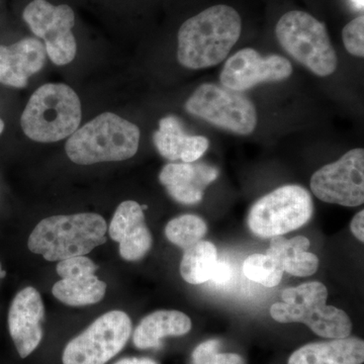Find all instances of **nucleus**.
<instances>
[{"mask_svg":"<svg viewBox=\"0 0 364 364\" xmlns=\"http://www.w3.org/2000/svg\"><path fill=\"white\" fill-rule=\"evenodd\" d=\"M220 347H221V342L219 340H208V341L203 342L193 351V364H200L207 360L210 356L219 352Z\"/></svg>","mask_w":364,"mask_h":364,"instance_id":"28","label":"nucleus"},{"mask_svg":"<svg viewBox=\"0 0 364 364\" xmlns=\"http://www.w3.org/2000/svg\"><path fill=\"white\" fill-rule=\"evenodd\" d=\"M282 298L284 303L274 304L269 310L277 322L303 323L324 338H346L350 335V318L336 306L326 305L327 287L321 282L291 287L282 293Z\"/></svg>","mask_w":364,"mask_h":364,"instance_id":"5","label":"nucleus"},{"mask_svg":"<svg viewBox=\"0 0 364 364\" xmlns=\"http://www.w3.org/2000/svg\"><path fill=\"white\" fill-rule=\"evenodd\" d=\"M45 46L28 38L11 46L0 45V83L14 88L28 85V78L46 63Z\"/></svg>","mask_w":364,"mask_h":364,"instance_id":"15","label":"nucleus"},{"mask_svg":"<svg viewBox=\"0 0 364 364\" xmlns=\"http://www.w3.org/2000/svg\"><path fill=\"white\" fill-rule=\"evenodd\" d=\"M353 6L356 7V9H359V11H363L364 7V0H351Z\"/></svg>","mask_w":364,"mask_h":364,"instance_id":"33","label":"nucleus"},{"mask_svg":"<svg viewBox=\"0 0 364 364\" xmlns=\"http://www.w3.org/2000/svg\"><path fill=\"white\" fill-rule=\"evenodd\" d=\"M218 176L219 170L205 163H169L160 172L159 181L177 203L196 205Z\"/></svg>","mask_w":364,"mask_h":364,"instance_id":"14","label":"nucleus"},{"mask_svg":"<svg viewBox=\"0 0 364 364\" xmlns=\"http://www.w3.org/2000/svg\"><path fill=\"white\" fill-rule=\"evenodd\" d=\"M200 364H246V363L239 354L219 353L218 352Z\"/></svg>","mask_w":364,"mask_h":364,"instance_id":"29","label":"nucleus"},{"mask_svg":"<svg viewBox=\"0 0 364 364\" xmlns=\"http://www.w3.org/2000/svg\"><path fill=\"white\" fill-rule=\"evenodd\" d=\"M342 38L347 51L356 57L364 56V16H359L344 26Z\"/></svg>","mask_w":364,"mask_h":364,"instance_id":"27","label":"nucleus"},{"mask_svg":"<svg viewBox=\"0 0 364 364\" xmlns=\"http://www.w3.org/2000/svg\"><path fill=\"white\" fill-rule=\"evenodd\" d=\"M244 274L252 282L267 287H277L284 275V263L274 249H268L267 254H253L244 262Z\"/></svg>","mask_w":364,"mask_h":364,"instance_id":"22","label":"nucleus"},{"mask_svg":"<svg viewBox=\"0 0 364 364\" xmlns=\"http://www.w3.org/2000/svg\"><path fill=\"white\" fill-rule=\"evenodd\" d=\"M44 316V304L35 287H26L14 296L9 308V329L21 358L30 355L42 341Z\"/></svg>","mask_w":364,"mask_h":364,"instance_id":"13","label":"nucleus"},{"mask_svg":"<svg viewBox=\"0 0 364 364\" xmlns=\"http://www.w3.org/2000/svg\"><path fill=\"white\" fill-rule=\"evenodd\" d=\"M208 232V226L202 218L195 215H183L171 220L165 228L167 239L184 250L202 241Z\"/></svg>","mask_w":364,"mask_h":364,"instance_id":"23","label":"nucleus"},{"mask_svg":"<svg viewBox=\"0 0 364 364\" xmlns=\"http://www.w3.org/2000/svg\"><path fill=\"white\" fill-rule=\"evenodd\" d=\"M155 147L169 161L193 163L207 152L208 140L203 136L188 135L181 119L174 116L163 117L153 136Z\"/></svg>","mask_w":364,"mask_h":364,"instance_id":"16","label":"nucleus"},{"mask_svg":"<svg viewBox=\"0 0 364 364\" xmlns=\"http://www.w3.org/2000/svg\"><path fill=\"white\" fill-rule=\"evenodd\" d=\"M6 277V272L2 270L1 263H0V279H4Z\"/></svg>","mask_w":364,"mask_h":364,"instance_id":"34","label":"nucleus"},{"mask_svg":"<svg viewBox=\"0 0 364 364\" xmlns=\"http://www.w3.org/2000/svg\"><path fill=\"white\" fill-rule=\"evenodd\" d=\"M364 342L356 337L306 344L291 354L287 364H363Z\"/></svg>","mask_w":364,"mask_h":364,"instance_id":"17","label":"nucleus"},{"mask_svg":"<svg viewBox=\"0 0 364 364\" xmlns=\"http://www.w3.org/2000/svg\"><path fill=\"white\" fill-rule=\"evenodd\" d=\"M114 364H158L156 361L150 358H127L117 361Z\"/></svg>","mask_w":364,"mask_h":364,"instance_id":"32","label":"nucleus"},{"mask_svg":"<svg viewBox=\"0 0 364 364\" xmlns=\"http://www.w3.org/2000/svg\"><path fill=\"white\" fill-rule=\"evenodd\" d=\"M97 265L85 256H75L59 261L57 273L62 279H76L85 275L95 274Z\"/></svg>","mask_w":364,"mask_h":364,"instance_id":"26","label":"nucleus"},{"mask_svg":"<svg viewBox=\"0 0 364 364\" xmlns=\"http://www.w3.org/2000/svg\"><path fill=\"white\" fill-rule=\"evenodd\" d=\"M240 14L233 7H208L184 21L179 28L177 59L198 70L221 63L241 35Z\"/></svg>","mask_w":364,"mask_h":364,"instance_id":"1","label":"nucleus"},{"mask_svg":"<svg viewBox=\"0 0 364 364\" xmlns=\"http://www.w3.org/2000/svg\"><path fill=\"white\" fill-rule=\"evenodd\" d=\"M189 114L239 135H249L257 126L253 102L243 93L205 83L186 102Z\"/></svg>","mask_w":364,"mask_h":364,"instance_id":"8","label":"nucleus"},{"mask_svg":"<svg viewBox=\"0 0 364 364\" xmlns=\"http://www.w3.org/2000/svg\"><path fill=\"white\" fill-rule=\"evenodd\" d=\"M277 40L293 58L321 77L337 68V55L324 23L305 11L284 14L275 28Z\"/></svg>","mask_w":364,"mask_h":364,"instance_id":"6","label":"nucleus"},{"mask_svg":"<svg viewBox=\"0 0 364 364\" xmlns=\"http://www.w3.org/2000/svg\"><path fill=\"white\" fill-rule=\"evenodd\" d=\"M119 243V254L123 259L138 261L149 252L152 246V235L145 223L126 235Z\"/></svg>","mask_w":364,"mask_h":364,"instance_id":"25","label":"nucleus"},{"mask_svg":"<svg viewBox=\"0 0 364 364\" xmlns=\"http://www.w3.org/2000/svg\"><path fill=\"white\" fill-rule=\"evenodd\" d=\"M293 66L289 60L279 55L262 57L251 48L240 50L230 57L220 75L224 87L245 91L263 82H274L289 78Z\"/></svg>","mask_w":364,"mask_h":364,"instance_id":"12","label":"nucleus"},{"mask_svg":"<svg viewBox=\"0 0 364 364\" xmlns=\"http://www.w3.org/2000/svg\"><path fill=\"white\" fill-rule=\"evenodd\" d=\"M140 136L135 124L112 112H104L69 136L67 156L79 165L124 161L135 156Z\"/></svg>","mask_w":364,"mask_h":364,"instance_id":"3","label":"nucleus"},{"mask_svg":"<svg viewBox=\"0 0 364 364\" xmlns=\"http://www.w3.org/2000/svg\"><path fill=\"white\" fill-rule=\"evenodd\" d=\"M4 130V121H2L1 119H0V134L2 133Z\"/></svg>","mask_w":364,"mask_h":364,"instance_id":"35","label":"nucleus"},{"mask_svg":"<svg viewBox=\"0 0 364 364\" xmlns=\"http://www.w3.org/2000/svg\"><path fill=\"white\" fill-rule=\"evenodd\" d=\"M145 224L144 210L138 203L126 200L117 207L109 225V233L112 240L119 242L136 227Z\"/></svg>","mask_w":364,"mask_h":364,"instance_id":"24","label":"nucleus"},{"mask_svg":"<svg viewBox=\"0 0 364 364\" xmlns=\"http://www.w3.org/2000/svg\"><path fill=\"white\" fill-rule=\"evenodd\" d=\"M107 284L95 274L62 279L54 284L52 293L55 298L67 306H81L100 303L105 298Z\"/></svg>","mask_w":364,"mask_h":364,"instance_id":"20","label":"nucleus"},{"mask_svg":"<svg viewBox=\"0 0 364 364\" xmlns=\"http://www.w3.org/2000/svg\"><path fill=\"white\" fill-rule=\"evenodd\" d=\"M312 196L299 186H284L254 203L249 229L260 238L282 236L303 227L312 218Z\"/></svg>","mask_w":364,"mask_h":364,"instance_id":"7","label":"nucleus"},{"mask_svg":"<svg viewBox=\"0 0 364 364\" xmlns=\"http://www.w3.org/2000/svg\"><path fill=\"white\" fill-rule=\"evenodd\" d=\"M191 330V321L178 311H157L141 321L133 335L139 349L159 348L167 336H183Z\"/></svg>","mask_w":364,"mask_h":364,"instance_id":"18","label":"nucleus"},{"mask_svg":"<svg viewBox=\"0 0 364 364\" xmlns=\"http://www.w3.org/2000/svg\"><path fill=\"white\" fill-rule=\"evenodd\" d=\"M23 18L33 35L44 41L46 53L53 63L63 66L73 61L77 44L72 33L75 14L70 6L33 0L23 11Z\"/></svg>","mask_w":364,"mask_h":364,"instance_id":"10","label":"nucleus"},{"mask_svg":"<svg viewBox=\"0 0 364 364\" xmlns=\"http://www.w3.org/2000/svg\"><path fill=\"white\" fill-rule=\"evenodd\" d=\"M270 248L274 249L282 257L284 272L294 277H310L317 272L318 259L315 254L308 252L310 240L304 236L287 239L282 236L272 237Z\"/></svg>","mask_w":364,"mask_h":364,"instance_id":"19","label":"nucleus"},{"mask_svg":"<svg viewBox=\"0 0 364 364\" xmlns=\"http://www.w3.org/2000/svg\"><path fill=\"white\" fill-rule=\"evenodd\" d=\"M311 188L318 200L358 207L364 202V150L353 149L318 169L311 178Z\"/></svg>","mask_w":364,"mask_h":364,"instance_id":"11","label":"nucleus"},{"mask_svg":"<svg viewBox=\"0 0 364 364\" xmlns=\"http://www.w3.org/2000/svg\"><path fill=\"white\" fill-rule=\"evenodd\" d=\"M81 114L80 100L70 86L47 83L33 93L21 114V126L35 142H58L77 130Z\"/></svg>","mask_w":364,"mask_h":364,"instance_id":"4","label":"nucleus"},{"mask_svg":"<svg viewBox=\"0 0 364 364\" xmlns=\"http://www.w3.org/2000/svg\"><path fill=\"white\" fill-rule=\"evenodd\" d=\"M104 218L92 213L46 218L35 227L28 249L48 261L85 256L107 242Z\"/></svg>","mask_w":364,"mask_h":364,"instance_id":"2","label":"nucleus"},{"mask_svg":"<svg viewBox=\"0 0 364 364\" xmlns=\"http://www.w3.org/2000/svg\"><path fill=\"white\" fill-rule=\"evenodd\" d=\"M350 229L352 233L359 241H364V210L358 213L352 219Z\"/></svg>","mask_w":364,"mask_h":364,"instance_id":"31","label":"nucleus"},{"mask_svg":"<svg viewBox=\"0 0 364 364\" xmlns=\"http://www.w3.org/2000/svg\"><path fill=\"white\" fill-rule=\"evenodd\" d=\"M131 334V318L126 313L105 314L66 345L63 364H105L123 350Z\"/></svg>","mask_w":364,"mask_h":364,"instance_id":"9","label":"nucleus"},{"mask_svg":"<svg viewBox=\"0 0 364 364\" xmlns=\"http://www.w3.org/2000/svg\"><path fill=\"white\" fill-rule=\"evenodd\" d=\"M232 277L231 267L226 262L218 261L214 272H213L212 280L215 284H224L229 282Z\"/></svg>","mask_w":364,"mask_h":364,"instance_id":"30","label":"nucleus"},{"mask_svg":"<svg viewBox=\"0 0 364 364\" xmlns=\"http://www.w3.org/2000/svg\"><path fill=\"white\" fill-rule=\"evenodd\" d=\"M218 263L217 248L208 241H200L184 251L181 262L182 279L191 284H202L212 279Z\"/></svg>","mask_w":364,"mask_h":364,"instance_id":"21","label":"nucleus"}]
</instances>
